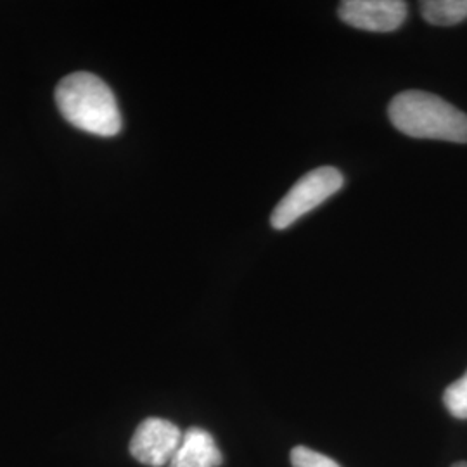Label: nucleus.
<instances>
[{"label":"nucleus","mask_w":467,"mask_h":467,"mask_svg":"<svg viewBox=\"0 0 467 467\" xmlns=\"http://www.w3.org/2000/svg\"><path fill=\"white\" fill-rule=\"evenodd\" d=\"M443 403L453 418L467 419V370L461 379L445 389Z\"/></svg>","instance_id":"obj_8"},{"label":"nucleus","mask_w":467,"mask_h":467,"mask_svg":"<svg viewBox=\"0 0 467 467\" xmlns=\"http://www.w3.org/2000/svg\"><path fill=\"white\" fill-rule=\"evenodd\" d=\"M451 467H467V462H457V464H453Z\"/></svg>","instance_id":"obj_10"},{"label":"nucleus","mask_w":467,"mask_h":467,"mask_svg":"<svg viewBox=\"0 0 467 467\" xmlns=\"http://www.w3.org/2000/svg\"><path fill=\"white\" fill-rule=\"evenodd\" d=\"M61 115L87 134L113 137L121 130V113L113 90L99 77L77 71L56 87Z\"/></svg>","instance_id":"obj_1"},{"label":"nucleus","mask_w":467,"mask_h":467,"mask_svg":"<svg viewBox=\"0 0 467 467\" xmlns=\"http://www.w3.org/2000/svg\"><path fill=\"white\" fill-rule=\"evenodd\" d=\"M222 461L213 436L202 428H189L168 467H218Z\"/></svg>","instance_id":"obj_6"},{"label":"nucleus","mask_w":467,"mask_h":467,"mask_svg":"<svg viewBox=\"0 0 467 467\" xmlns=\"http://www.w3.org/2000/svg\"><path fill=\"white\" fill-rule=\"evenodd\" d=\"M388 115L393 127L409 137L467 144L466 113L434 94L401 92L389 102Z\"/></svg>","instance_id":"obj_2"},{"label":"nucleus","mask_w":467,"mask_h":467,"mask_svg":"<svg viewBox=\"0 0 467 467\" xmlns=\"http://www.w3.org/2000/svg\"><path fill=\"white\" fill-rule=\"evenodd\" d=\"M182 431L170 420L150 418L142 420L130 441V453L135 461L150 467L170 464L181 447Z\"/></svg>","instance_id":"obj_4"},{"label":"nucleus","mask_w":467,"mask_h":467,"mask_svg":"<svg viewBox=\"0 0 467 467\" xmlns=\"http://www.w3.org/2000/svg\"><path fill=\"white\" fill-rule=\"evenodd\" d=\"M291 464L293 467H341L331 457L308 447H295L291 451Z\"/></svg>","instance_id":"obj_9"},{"label":"nucleus","mask_w":467,"mask_h":467,"mask_svg":"<svg viewBox=\"0 0 467 467\" xmlns=\"http://www.w3.org/2000/svg\"><path fill=\"white\" fill-rule=\"evenodd\" d=\"M345 184L339 170L320 167L303 175L289 192L274 208L270 223L274 229L283 231L293 225L298 218L316 210L327 198H331Z\"/></svg>","instance_id":"obj_3"},{"label":"nucleus","mask_w":467,"mask_h":467,"mask_svg":"<svg viewBox=\"0 0 467 467\" xmlns=\"http://www.w3.org/2000/svg\"><path fill=\"white\" fill-rule=\"evenodd\" d=\"M422 17L434 26H451L467 17V0H426L420 4Z\"/></svg>","instance_id":"obj_7"},{"label":"nucleus","mask_w":467,"mask_h":467,"mask_svg":"<svg viewBox=\"0 0 467 467\" xmlns=\"http://www.w3.org/2000/svg\"><path fill=\"white\" fill-rule=\"evenodd\" d=\"M337 15L348 26L389 34L399 30L407 17V4L400 0H345Z\"/></svg>","instance_id":"obj_5"}]
</instances>
